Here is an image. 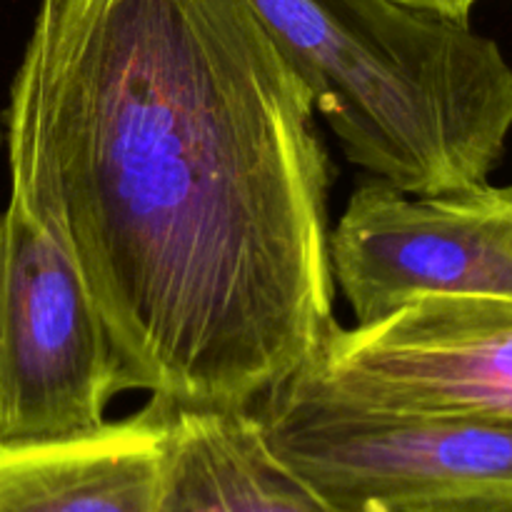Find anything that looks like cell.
Returning <instances> with one entry per match:
<instances>
[{
	"label": "cell",
	"instance_id": "6da1fadb",
	"mask_svg": "<svg viewBox=\"0 0 512 512\" xmlns=\"http://www.w3.org/2000/svg\"><path fill=\"white\" fill-rule=\"evenodd\" d=\"M315 118L248 0H40L8 198L80 270L130 390L248 410L318 353L338 320Z\"/></svg>",
	"mask_w": 512,
	"mask_h": 512
},
{
	"label": "cell",
	"instance_id": "7a4b0ae2",
	"mask_svg": "<svg viewBox=\"0 0 512 512\" xmlns=\"http://www.w3.org/2000/svg\"><path fill=\"white\" fill-rule=\"evenodd\" d=\"M353 165L410 195L488 183L512 68L470 23L393 0H248Z\"/></svg>",
	"mask_w": 512,
	"mask_h": 512
},
{
	"label": "cell",
	"instance_id": "3957f363",
	"mask_svg": "<svg viewBox=\"0 0 512 512\" xmlns=\"http://www.w3.org/2000/svg\"><path fill=\"white\" fill-rule=\"evenodd\" d=\"M255 413L275 453L335 512L512 505V420L345 408L285 385Z\"/></svg>",
	"mask_w": 512,
	"mask_h": 512
},
{
	"label": "cell",
	"instance_id": "277c9868",
	"mask_svg": "<svg viewBox=\"0 0 512 512\" xmlns=\"http://www.w3.org/2000/svg\"><path fill=\"white\" fill-rule=\"evenodd\" d=\"M130 390L98 305L20 203L0 205V440H60L108 423Z\"/></svg>",
	"mask_w": 512,
	"mask_h": 512
},
{
	"label": "cell",
	"instance_id": "5b68a950",
	"mask_svg": "<svg viewBox=\"0 0 512 512\" xmlns=\"http://www.w3.org/2000/svg\"><path fill=\"white\" fill-rule=\"evenodd\" d=\"M285 388L358 410L512 420V300L433 295L335 323Z\"/></svg>",
	"mask_w": 512,
	"mask_h": 512
},
{
	"label": "cell",
	"instance_id": "8992f818",
	"mask_svg": "<svg viewBox=\"0 0 512 512\" xmlns=\"http://www.w3.org/2000/svg\"><path fill=\"white\" fill-rule=\"evenodd\" d=\"M328 253L355 325L433 295L512 300V185L410 195L370 175L330 228Z\"/></svg>",
	"mask_w": 512,
	"mask_h": 512
},
{
	"label": "cell",
	"instance_id": "52a82bcc",
	"mask_svg": "<svg viewBox=\"0 0 512 512\" xmlns=\"http://www.w3.org/2000/svg\"><path fill=\"white\" fill-rule=\"evenodd\" d=\"M168 408L60 440H0V512H155Z\"/></svg>",
	"mask_w": 512,
	"mask_h": 512
},
{
	"label": "cell",
	"instance_id": "ba28073f",
	"mask_svg": "<svg viewBox=\"0 0 512 512\" xmlns=\"http://www.w3.org/2000/svg\"><path fill=\"white\" fill-rule=\"evenodd\" d=\"M155 512L335 510L275 453L255 408H168Z\"/></svg>",
	"mask_w": 512,
	"mask_h": 512
},
{
	"label": "cell",
	"instance_id": "9c48e42d",
	"mask_svg": "<svg viewBox=\"0 0 512 512\" xmlns=\"http://www.w3.org/2000/svg\"><path fill=\"white\" fill-rule=\"evenodd\" d=\"M393 3L410 10H418V13L455 20V23H470V15H473V10L483 0H393Z\"/></svg>",
	"mask_w": 512,
	"mask_h": 512
},
{
	"label": "cell",
	"instance_id": "30bf717a",
	"mask_svg": "<svg viewBox=\"0 0 512 512\" xmlns=\"http://www.w3.org/2000/svg\"><path fill=\"white\" fill-rule=\"evenodd\" d=\"M348 512H512V505H473V503H443V505H395V508H360Z\"/></svg>",
	"mask_w": 512,
	"mask_h": 512
}]
</instances>
